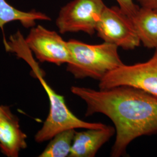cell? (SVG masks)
<instances>
[{"instance_id":"7","label":"cell","mask_w":157,"mask_h":157,"mask_svg":"<svg viewBox=\"0 0 157 157\" xmlns=\"http://www.w3.org/2000/svg\"><path fill=\"white\" fill-rule=\"evenodd\" d=\"M25 40L40 62H50L59 66L68 63L71 60L67 41L55 31L41 25L35 26L31 28Z\"/></svg>"},{"instance_id":"5","label":"cell","mask_w":157,"mask_h":157,"mask_svg":"<svg viewBox=\"0 0 157 157\" xmlns=\"http://www.w3.org/2000/svg\"><path fill=\"white\" fill-rule=\"evenodd\" d=\"M105 6L103 0L71 1L62 6L56 18L59 33L83 32L93 35Z\"/></svg>"},{"instance_id":"13","label":"cell","mask_w":157,"mask_h":157,"mask_svg":"<svg viewBox=\"0 0 157 157\" xmlns=\"http://www.w3.org/2000/svg\"><path fill=\"white\" fill-rule=\"evenodd\" d=\"M119 7L130 17L134 15L139 7L136 6L133 0H116Z\"/></svg>"},{"instance_id":"12","label":"cell","mask_w":157,"mask_h":157,"mask_svg":"<svg viewBox=\"0 0 157 157\" xmlns=\"http://www.w3.org/2000/svg\"><path fill=\"white\" fill-rule=\"evenodd\" d=\"M75 129H69L54 136L40 157H69L75 135Z\"/></svg>"},{"instance_id":"4","label":"cell","mask_w":157,"mask_h":157,"mask_svg":"<svg viewBox=\"0 0 157 157\" xmlns=\"http://www.w3.org/2000/svg\"><path fill=\"white\" fill-rule=\"evenodd\" d=\"M128 86L157 97V47L147 61L124 65L107 74L99 83L100 89Z\"/></svg>"},{"instance_id":"6","label":"cell","mask_w":157,"mask_h":157,"mask_svg":"<svg viewBox=\"0 0 157 157\" xmlns=\"http://www.w3.org/2000/svg\"><path fill=\"white\" fill-rule=\"evenodd\" d=\"M97 36L124 50H133L140 41L130 17L119 6H105L96 26Z\"/></svg>"},{"instance_id":"1","label":"cell","mask_w":157,"mask_h":157,"mask_svg":"<svg viewBox=\"0 0 157 157\" xmlns=\"http://www.w3.org/2000/svg\"><path fill=\"white\" fill-rule=\"evenodd\" d=\"M71 91L86 102V116L102 113L114 124L117 135L111 157L126 154L128 146L135 139L157 133L155 95L128 86L98 90L72 86Z\"/></svg>"},{"instance_id":"11","label":"cell","mask_w":157,"mask_h":157,"mask_svg":"<svg viewBox=\"0 0 157 157\" xmlns=\"http://www.w3.org/2000/svg\"><path fill=\"white\" fill-rule=\"evenodd\" d=\"M37 21H51V18L44 13L35 10L21 11L6 0H0V28L2 31L6 25L13 21H19L25 28H32L36 26Z\"/></svg>"},{"instance_id":"3","label":"cell","mask_w":157,"mask_h":157,"mask_svg":"<svg viewBox=\"0 0 157 157\" xmlns=\"http://www.w3.org/2000/svg\"><path fill=\"white\" fill-rule=\"evenodd\" d=\"M29 63L33 69V72L39 78L49 98V114L43 124L35 135V141L43 143L50 140L58 133L69 129H101L106 126L102 123L85 122L76 117L67 107L63 97L57 94L44 80L43 72L34 61Z\"/></svg>"},{"instance_id":"14","label":"cell","mask_w":157,"mask_h":157,"mask_svg":"<svg viewBox=\"0 0 157 157\" xmlns=\"http://www.w3.org/2000/svg\"><path fill=\"white\" fill-rule=\"evenodd\" d=\"M141 7L157 11V0H137Z\"/></svg>"},{"instance_id":"8","label":"cell","mask_w":157,"mask_h":157,"mask_svg":"<svg viewBox=\"0 0 157 157\" xmlns=\"http://www.w3.org/2000/svg\"><path fill=\"white\" fill-rule=\"evenodd\" d=\"M115 129L107 126L101 129H87L77 132L73 139L70 157H94L102 146L115 134Z\"/></svg>"},{"instance_id":"9","label":"cell","mask_w":157,"mask_h":157,"mask_svg":"<svg viewBox=\"0 0 157 157\" xmlns=\"http://www.w3.org/2000/svg\"><path fill=\"white\" fill-rule=\"evenodd\" d=\"M26 135L20 129L17 118L0 117V150L7 157H17L27 147Z\"/></svg>"},{"instance_id":"10","label":"cell","mask_w":157,"mask_h":157,"mask_svg":"<svg viewBox=\"0 0 157 157\" xmlns=\"http://www.w3.org/2000/svg\"><path fill=\"white\" fill-rule=\"evenodd\" d=\"M130 19L140 43L148 48H157V11L141 6Z\"/></svg>"},{"instance_id":"15","label":"cell","mask_w":157,"mask_h":157,"mask_svg":"<svg viewBox=\"0 0 157 157\" xmlns=\"http://www.w3.org/2000/svg\"><path fill=\"white\" fill-rule=\"evenodd\" d=\"M0 117H3L10 119H15V117L8 108L0 105Z\"/></svg>"},{"instance_id":"2","label":"cell","mask_w":157,"mask_h":157,"mask_svg":"<svg viewBox=\"0 0 157 157\" xmlns=\"http://www.w3.org/2000/svg\"><path fill=\"white\" fill-rule=\"evenodd\" d=\"M67 42L71 60L67 63V70L75 78H91L100 80L124 65L117 45L107 42L89 44L73 39Z\"/></svg>"}]
</instances>
